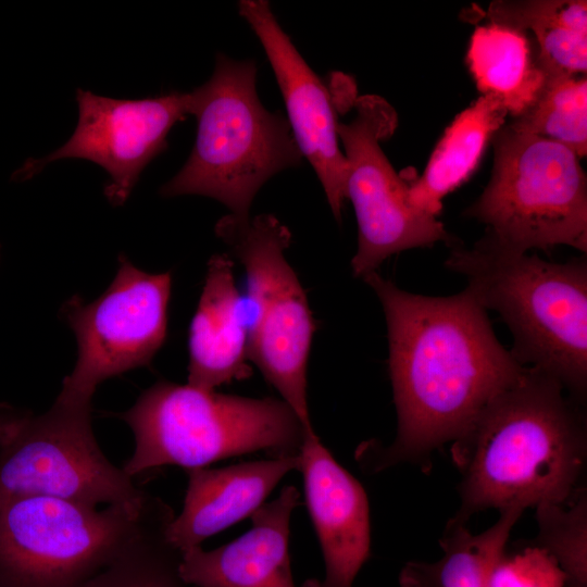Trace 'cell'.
Masks as SVG:
<instances>
[{"mask_svg":"<svg viewBox=\"0 0 587 587\" xmlns=\"http://www.w3.org/2000/svg\"><path fill=\"white\" fill-rule=\"evenodd\" d=\"M580 404L555 378L525 367L451 441L462 475L453 520L466 523L486 509L569 500L586 463Z\"/></svg>","mask_w":587,"mask_h":587,"instance_id":"obj_2","label":"cell"},{"mask_svg":"<svg viewBox=\"0 0 587 587\" xmlns=\"http://www.w3.org/2000/svg\"><path fill=\"white\" fill-rule=\"evenodd\" d=\"M255 78L254 61L216 55L210 79L188 92L196 141L182 170L162 186L163 197H211L246 218L262 185L301 163L288 121L262 105Z\"/></svg>","mask_w":587,"mask_h":587,"instance_id":"obj_4","label":"cell"},{"mask_svg":"<svg viewBox=\"0 0 587 587\" xmlns=\"http://www.w3.org/2000/svg\"><path fill=\"white\" fill-rule=\"evenodd\" d=\"M299 457L298 471L325 563L324 578L302 587H354L371 549L366 494L314 430L307 434Z\"/></svg>","mask_w":587,"mask_h":587,"instance_id":"obj_14","label":"cell"},{"mask_svg":"<svg viewBox=\"0 0 587 587\" xmlns=\"http://www.w3.org/2000/svg\"><path fill=\"white\" fill-rule=\"evenodd\" d=\"M238 9L271 63L299 150L313 166L330 210L340 222L347 200L348 166L339 147L338 111L332 92L298 52L267 1L242 0Z\"/></svg>","mask_w":587,"mask_h":587,"instance_id":"obj_13","label":"cell"},{"mask_svg":"<svg viewBox=\"0 0 587 587\" xmlns=\"http://www.w3.org/2000/svg\"><path fill=\"white\" fill-rule=\"evenodd\" d=\"M538 546L546 549L569 577L571 587H587V496L579 487L562 503L536 508Z\"/></svg>","mask_w":587,"mask_h":587,"instance_id":"obj_24","label":"cell"},{"mask_svg":"<svg viewBox=\"0 0 587 587\" xmlns=\"http://www.w3.org/2000/svg\"><path fill=\"white\" fill-rule=\"evenodd\" d=\"M78 124L72 137L49 155L28 162L30 177L53 161L80 158L102 166L104 188L113 205H122L145 166L166 148L171 128L188 115V92L140 100L112 99L78 89Z\"/></svg>","mask_w":587,"mask_h":587,"instance_id":"obj_12","label":"cell"},{"mask_svg":"<svg viewBox=\"0 0 587 587\" xmlns=\"http://www.w3.org/2000/svg\"><path fill=\"white\" fill-rule=\"evenodd\" d=\"M524 509L499 510L498 521L478 535L450 520L440 539L442 557L432 563L409 562L399 575L400 587H489L492 571L505 551L510 533Z\"/></svg>","mask_w":587,"mask_h":587,"instance_id":"obj_20","label":"cell"},{"mask_svg":"<svg viewBox=\"0 0 587 587\" xmlns=\"http://www.w3.org/2000/svg\"><path fill=\"white\" fill-rule=\"evenodd\" d=\"M489 587H571L557 560L540 546L503 552L497 562Z\"/></svg>","mask_w":587,"mask_h":587,"instance_id":"obj_25","label":"cell"},{"mask_svg":"<svg viewBox=\"0 0 587 587\" xmlns=\"http://www.w3.org/2000/svg\"><path fill=\"white\" fill-rule=\"evenodd\" d=\"M466 59L477 88L499 96L513 117L535 101L546 82L530 37L508 26L476 27Z\"/></svg>","mask_w":587,"mask_h":587,"instance_id":"obj_21","label":"cell"},{"mask_svg":"<svg viewBox=\"0 0 587 587\" xmlns=\"http://www.w3.org/2000/svg\"><path fill=\"white\" fill-rule=\"evenodd\" d=\"M299 464L298 453L221 469L187 470L184 507L167 528L170 540L183 552L251 516Z\"/></svg>","mask_w":587,"mask_h":587,"instance_id":"obj_16","label":"cell"},{"mask_svg":"<svg viewBox=\"0 0 587 587\" xmlns=\"http://www.w3.org/2000/svg\"><path fill=\"white\" fill-rule=\"evenodd\" d=\"M449 246L446 267L463 275L465 290L508 325L514 360L552 376L583 404L587 389L586 259L549 262L488 233L471 248L455 240Z\"/></svg>","mask_w":587,"mask_h":587,"instance_id":"obj_3","label":"cell"},{"mask_svg":"<svg viewBox=\"0 0 587 587\" xmlns=\"http://www.w3.org/2000/svg\"><path fill=\"white\" fill-rule=\"evenodd\" d=\"M215 234L246 272L249 360L302 424L313 428L307 366L316 325L285 255L290 230L271 214L241 218L229 213L215 224Z\"/></svg>","mask_w":587,"mask_h":587,"instance_id":"obj_7","label":"cell"},{"mask_svg":"<svg viewBox=\"0 0 587 587\" xmlns=\"http://www.w3.org/2000/svg\"><path fill=\"white\" fill-rule=\"evenodd\" d=\"M363 280L386 317L398 429L388 447L361 445L357 459L371 473L402 461L425 466L435 449L453 441L525 367L465 289L429 297L405 291L378 272Z\"/></svg>","mask_w":587,"mask_h":587,"instance_id":"obj_1","label":"cell"},{"mask_svg":"<svg viewBox=\"0 0 587 587\" xmlns=\"http://www.w3.org/2000/svg\"><path fill=\"white\" fill-rule=\"evenodd\" d=\"M508 109L495 93L479 97L446 128L423 174L409 183V200L438 216L442 199L475 171L489 140L504 125Z\"/></svg>","mask_w":587,"mask_h":587,"instance_id":"obj_18","label":"cell"},{"mask_svg":"<svg viewBox=\"0 0 587 587\" xmlns=\"http://www.w3.org/2000/svg\"><path fill=\"white\" fill-rule=\"evenodd\" d=\"M489 183L464 214L523 251L558 245L587 251V179L567 147L503 125L492 137Z\"/></svg>","mask_w":587,"mask_h":587,"instance_id":"obj_6","label":"cell"},{"mask_svg":"<svg viewBox=\"0 0 587 587\" xmlns=\"http://www.w3.org/2000/svg\"><path fill=\"white\" fill-rule=\"evenodd\" d=\"M299 501L298 489L287 486L251 515V528L234 541L213 550L197 546L183 551L184 582L197 587H296L288 542Z\"/></svg>","mask_w":587,"mask_h":587,"instance_id":"obj_15","label":"cell"},{"mask_svg":"<svg viewBox=\"0 0 587 587\" xmlns=\"http://www.w3.org/2000/svg\"><path fill=\"white\" fill-rule=\"evenodd\" d=\"M149 495L100 449L91 404L55 400L42 414L13 407L0 438V510L29 497L140 507Z\"/></svg>","mask_w":587,"mask_h":587,"instance_id":"obj_9","label":"cell"},{"mask_svg":"<svg viewBox=\"0 0 587 587\" xmlns=\"http://www.w3.org/2000/svg\"><path fill=\"white\" fill-rule=\"evenodd\" d=\"M171 287V273H146L121 255L99 298L85 303L71 297L61 312L75 333L78 355L55 400L91 404L102 382L149 365L166 337Z\"/></svg>","mask_w":587,"mask_h":587,"instance_id":"obj_11","label":"cell"},{"mask_svg":"<svg viewBox=\"0 0 587 587\" xmlns=\"http://www.w3.org/2000/svg\"><path fill=\"white\" fill-rule=\"evenodd\" d=\"M227 254L209 262L189 330L188 385L215 390L251 373L246 303Z\"/></svg>","mask_w":587,"mask_h":587,"instance_id":"obj_17","label":"cell"},{"mask_svg":"<svg viewBox=\"0 0 587 587\" xmlns=\"http://www.w3.org/2000/svg\"><path fill=\"white\" fill-rule=\"evenodd\" d=\"M353 107L354 117L349 123L338 121L337 134L348 166L346 199L358 222L351 268L354 276L364 278L392 254L439 241L449 246L454 239L436 216L410 203L409 183L380 148L379 142L397 128L395 109L376 95L355 98Z\"/></svg>","mask_w":587,"mask_h":587,"instance_id":"obj_10","label":"cell"},{"mask_svg":"<svg viewBox=\"0 0 587 587\" xmlns=\"http://www.w3.org/2000/svg\"><path fill=\"white\" fill-rule=\"evenodd\" d=\"M513 128L557 141L583 158L587 152L585 75L547 78L535 101L509 123Z\"/></svg>","mask_w":587,"mask_h":587,"instance_id":"obj_23","label":"cell"},{"mask_svg":"<svg viewBox=\"0 0 587 587\" xmlns=\"http://www.w3.org/2000/svg\"><path fill=\"white\" fill-rule=\"evenodd\" d=\"M117 416L132 429L135 448L122 470L130 477L164 465L186 471L264 451L296 455L307 434L282 399L249 398L159 380Z\"/></svg>","mask_w":587,"mask_h":587,"instance_id":"obj_5","label":"cell"},{"mask_svg":"<svg viewBox=\"0 0 587 587\" xmlns=\"http://www.w3.org/2000/svg\"><path fill=\"white\" fill-rule=\"evenodd\" d=\"M174 516L161 500L137 537L80 587H187L179 574L182 551L167 535Z\"/></svg>","mask_w":587,"mask_h":587,"instance_id":"obj_22","label":"cell"},{"mask_svg":"<svg viewBox=\"0 0 587 587\" xmlns=\"http://www.w3.org/2000/svg\"><path fill=\"white\" fill-rule=\"evenodd\" d=\"M485 16L489 23L530 33L537 65L546 79L586 74V1H494Z\"/></svg>","mask_w":587,"mask_h":587,"instance_id":"obj_19","label":"cell"},{"mask_svg":"<svg viewBox=\"0 0 587 587\" xmlns=\"http://www.w3.org/2000/svg\"><path fill=\"white\" fill-rule=\"evenodd\" d=\"M4 416H5V403H4ZM3 424H4V422H3ZM2 428H3V427H2ZM1 432H2V430H1Z\"/></svg>","mask_w":587,"mask_h":587,"instance_id":"obj_26","label":"cell"},{"mask_svg":"<svg viewBox=\"0 0 587 587\" xmlns=\"http://www.w3.org/2000/svg\"><path fill=\"white\" fill-rule=\"evenodd\" d=\"M162 499L98 507L29 497L0 510V587H80L141 532Z\"/></svg>","mask_w":587,"mask_h":587,"instance_id":"obj_8","label":"cell"}]
</instances>
